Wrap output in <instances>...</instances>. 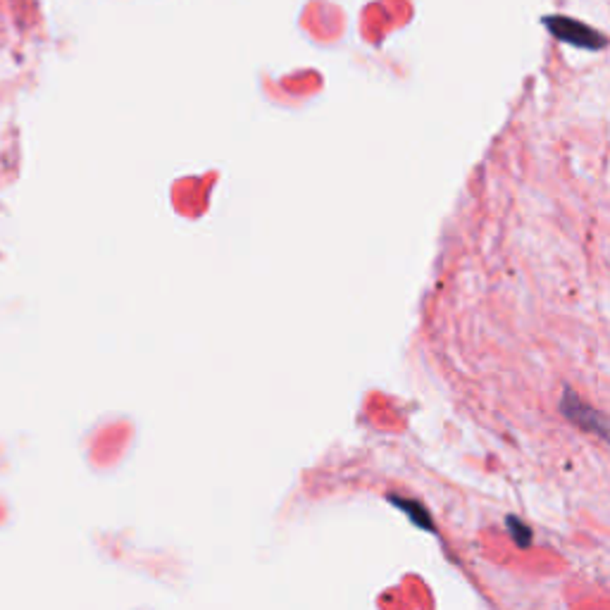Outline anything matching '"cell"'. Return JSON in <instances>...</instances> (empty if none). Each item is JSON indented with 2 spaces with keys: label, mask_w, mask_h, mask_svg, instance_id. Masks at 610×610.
<instances>
[{
  "label": "cell",
  "mask_w": 610,
  "mask_h": 610,
  "mask_svg": "<svg viewBox=\"0 0 610 610\" xmlns=\"http://www.w3.org/2000/svg\"><path fill=\"white\" fill-rule=\"evenodd\" d=\"M563 412L568 415V420L570 422H575L578 427H582L584 431H596L598 437L604 439L605 437V420L604 415H598L591 405H584L582 401H579L575 393L565 392V398H563Z\"/></svg>",
  "instance_id": "obj_1"
},
{
  "label": "cell",
  "mask_w": 610,
  "mask_h": 610,
  "mask_svg": "<svg viewBox=\"0 0 610 610\" xmlns=\"http://www.w3.org/2000/svg\"><path fill=\"white\" fill-rule=\"evenodd\" d=\"M389 501H392L393 505H398V508H403L405 513H411V520L415 524H422L425 530H434V524H431V520L427 518V511L422 508L420 504H411V501H405V498H398V496H389Z\"/></svg>",
  "instance_id": "obj_2"
},
{
  "label": "cell",
  "mask_w": 610,
  "mask_h": 610,
  "mask_svg": "<svg viewBox=\"0 0 610 610\" xmlns=\"http://www.w3.org/2000/svg\"><path fill=\"white\" fill-rule=\"evenodd\" d=\"M508 527H511V531H513V537H518V544L522 546V549H527V546H530V541H531V531H530V527H524L522 522H520L518 518H508Z\"/></svg>",
  "instance_id": "obj_3"
}]
</instances>
